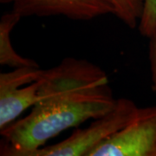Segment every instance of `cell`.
I'll return each instance as SVG.
<instances>
[{
  "mask_svg": "<svg viewBox=\"0 0 156 156\" xmlns=\"http://www.w3.org/2000/svg\"><path fill=\"white\" fill-rule=\"evenodd\" d=\"M38 101L28 115L0 130L2 156H26L51 138L89 119H97L116 103L106 72L84 59L66 57L43 69Z\"/></svg>",
  "mask_w": 156,
  "mask_h": 156,
  "instance_id": "1",
  "label": "cell"
},
{
  "mask_svg": "<svg viewBox=\"0 0 156 156\" xmlns=\"http://www.w3.org/2000/svg\"><path fill=\"white\" fill-rule=\"evenodd\" d=\"M138 109L132 100L118 98L113 109L95 119L88 128L77 129L61 142L39 147L26 156H88L97 146L130 122Z\"/></svg>",
  "mask_w": 156,
  "mask_h": 156,
  "instance_id": "2",
  "label": "cell"
},
{
  "mask_svg": "<svg viewBox=\"0 0 156 156\" xmlns=\"http://www.w3.org/2000/svg\"><path fill=\"white\" fill-rule=\"evenodd\" d=\"M88 156H156V106L139 108L130 122Z\"/></svg>",
  "mask_w": 156,
  "mask_h": 156,
  "instance_id": "3",
  "label": "cell"
},
{
  "mask_svg": "<svg viewBox=\"0 0 156 156\" xmlns=\"http://www.w3.org/2000/svg\"><path fill=\"white\" fill-rule=\"evenodd\" d=\"M11 4L12 10L21 17L62 16L74 21H89L115 10L110 0H0Z\"/></svg>",
  "mask_w": 156,
  "mask_h": 156,
  "instance_id": "4",
  "label": "cell"
},
{
  "mask_svg": "<svg viewBox=\"0 0 156 156\" xmlns=\"http://www.w3.org/2000/svg\"><path fill=\"white\" fill-rule=\"evenodd\" d=\"M39 82L24 87L0 90V130L15 122L23 112L38 101Z\"/></svg>",
  "mask_w": 156,
  "mask_h": 156,
  "instance_id": "5",
  "label": "cell"
},
{
  "mask_svg": "<svg viewBox=\"0 0 156 156\" xmlns=\"http://www.w3.org/2000/svg\"><path fill=\"white\" fill-rule=\"evenodd\" d=\"M22 18L21 15L11 11L4 14L0 19V64L12 68L39 67L32 59L20 56L11 44V34L12 30Z\"/></svg>",
  "mask_w": 156,
  "mask_h": 156,
  "instance_id": "6",
  "label": "cell"
},
{
  "mask_svg": "<svg viewBox=\"0 0 156 156\" xmlns=\"http://www.w3.org/2000/svg\"><path fill=\"white\" fill-rule=\"evenodd\" d=\"M43 72L39 67L15 68L11 72L0 74V90L24 86L38 81Z\"/></svg>",
  "mask_w": 156,
  "mask_h": 156,
  "instance_id": "7",
  "label": "cell"
},
{
  "mask_svg": "<svg viewBox=\"0 0 156 156\" xmlns=\"http://www.w3.org/2000/svg\"><path fill=\"white\" fill-rule=\"evenodd\" d=\"M116 16L128 28L138 27L143 11V0H110Z\"/></svg>",
  "mask_w": 156,
  "mask_h": 156,
  "instance_id": "8",
  "label": "cell"
},
{
  "mask_svg": "<svg viewBox=\"0 0 156 156\" xmlns=\"http://www.w3.org/2000/svg\"><path fill=\"white\" fill-rule=\"evenodd\" d=\"M156 26V0H143V11L138 29L144 37H149Z\"/></svg>",
  "mask_w": 156,
  "mask_h": 156,
  "instance_id": "9",
  "label": "cell"
},
{
  "mask_svg": "<svg viewBox=\"0 0 156 156\" xmlns=\"http://www.w3.org/2000/svg\"><path fill=\"white\" fill-rule=\"evenodd\" d=\"M148 60L151 75V86L156 95V26L154 30L148 37Z\"/></svg>",
  "mask_w": 156,
  "mask_h": 156,
  "instance_id": "10",
  "label": "cell"
}]
</instances>
